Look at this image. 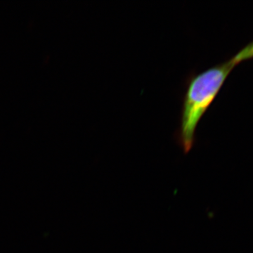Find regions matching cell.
<instances>
[{
	"mask_svg": "<svg viewBox=\"0 0 253 253\" xmlns=\"http://www.w3.org/2000/svg\"><path fill=\"white\" fill-rule=\"evenodd\" d=\"M236 65L231 59L186 80L180 124L175 140L184 154H188L196 141V131L201 118L212 104L224 82Z\"/></svg>",
	"mask_w": 253,
	"mask_h": 253,
	"instance_id": "1",
	"label": "cell"
},
{
	"mask_svg": "<svg viewBox=\"0 0 253 253\" xmlns=\"http://www.w3.org/2000/svg\"><path fill=\"white\" fill-rule=\"evenodd\" d=\"M251 59H253V41L231 58L233 62L235 63L236 66L240 63Z\"/></svg>",
	"mask_w": 253,
	"mask_h": 253,
	"instance_id": "2",
	"label": "cell"
}]
</instances>
